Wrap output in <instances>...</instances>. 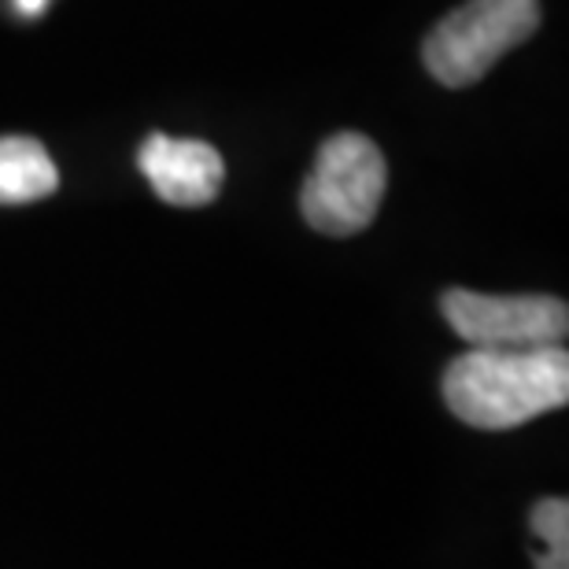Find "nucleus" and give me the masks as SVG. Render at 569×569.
I'll use <instances>...</instances> for the list:
<instances>
[{
	"label": "nucleus",
	"instance_id": "obj_7",
	"mask_svg": "<svg viewBox=\"0 0 569 569\" xmlns=\"http://www.w3.org/2000/svg\"><path fill=\"white\" fill-rule=\"evenodd\" d=\"M532 532L548 543V551L569 555V503L566 499H540L532 507Z\"/></svg>",
	"mask_w": 569,
	"mask_h": 569
},
{
	"label": "nucleus",
	"instance_id": "obj_2",
	"mask_svg": "<svg viewBox=\"0 0 569 569\" xmlns=\"http://www.w3.org/2000/svg\"><path fill=\"white\" fill-rule=\"evenodd\" d=\"M540 27L537 0H466L429 30L422 60L440 86H473Z\"/></svg>",
	"mask_w": 569,
	"mask_h": 569
},
{
	"label": "nucleus",
	"instance_id": "obj_3",
	"mask_svg": "<svg viewBox=\"0 0 569 569\" xmlns=\"http://www.w3.org/2000/svg\"><path fill=\"white\" fill-rule=\"evenodd\" d=\"M389 186L381 148L362 133H333L318 148L315 170L303 181L300 211L311 230L326 237L362 233L378 219Z\"/></svg>",
	"mask_w": 569,
	"mask_h": 569
},
{
	"label": "nucleus",
	"instance_id": "obj_5",
	"mask_svg": "<svg viewBox=\"0 0 569 569\" xmlns=\"http://www.w3.org/2000/svg\"><path fill=\"white\" fill-rule=\"evenodd\" d=\"M138 163L148 186L156 189V197L163 203H174V208H203V203L219 197L226 181V163L219 148L192 138L152 133L141 144Z\"/></svg>",
	"mask_w": 569,
	"mask_h": 569
},
{
	"label": "nucleus",
	"instance_id": "obj_6",
	"mask_svg": "<svg viewBox=\"0 0 569 569\" xmlns=\"http://www.w3.org/2000/svg\"><path fill=\"white\" fill-rule=\"evenodd\" d=\"M60 189V170L38 138H0V203H33Z\"/></svg>",
	"mask_w": 569,
	"mask_h": 569
},
{
	"label": "nucleus",
	"instance_id": "obj_9",
	"mask_svg": "<svg viewBox=\"0 0 569 569\" xmlns=\"http://www.w3.org/2000/svg\"><path fill=\"white\" fill-rule=\"evenodd\" d=\"M16 8H19V16H27V19H38L44 8H49V0H16Z\"/></svg>",
	"mask_w": 569,
	"mask_h": 569
},
{
	"label": "nucleus",
	"instance_id": "obj_4",
	"mask_svg": "<svg viewBox=\"0 0 569 569\" xmlns=\"http://www.w3.org/2000/svg\"><path fill=\"white\" fill-rule=\"evenodd\" d=\"M440 311L470 348H543L562 345L569 333V307L555 296H485L448 289Z\"/></svg>",
	"mask_w": 569,
	"mask_h": 569
},
{
	"label": "nucleus",
	"instance_id": "obj_8",
	"mask_svg": "<svg viewBox=\"0 0 569 569\" xmlns=\"http://www.w3.org/2000/svg\"><path fill=\"white\" fill-rule=\"evenodd\" d=\"M537 569H569V555H555V551H543L537 559Z\"/></svg>",
	"mask_w": 569,
	"mask_h": 569
},
{
	"label": "nucleus",
	"instance_id": "obj_1",
	"mask_svg": "<svg viewBox=\"0 0 569 569\" xmlns=\"http://www.w3.org/2000/svg\"><path fill=\"white\" fill-rule=\"evenodd\" d=\"M569 400V356L543 348H470L443 373V403L473 429H515Z\"/></svg>",
	"mask_w": 569,
	"mask_h": 569
}]
</instances>
